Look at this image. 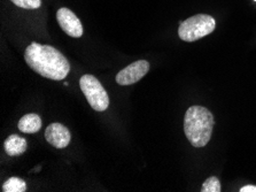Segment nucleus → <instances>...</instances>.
<instances>
[{
  "label": "nucleus",
  "instance_id": "obj_8",
  "mask_svg": "<svg viewBox=\"0 0 256 192\" xmlns=\"http://www.w3.org/2000/svg\"><path fill=\"white\" fill-rule=\"evenodd\" d=\"M4 147H5L6 153L10 156H16L24 153L26 148H28V144H26V140L22 138V137L18 135H10L5 140Z\"/></svg>",
  "mask_w": 256,
  "mask_h": 192
},
{
  "label": "nucleus",
  "instance_id": "obj_7",
  "mask_svg": "<svg viewBox=\"0 0 256 192\" xmlns=\"http://www.w3.org/2000/svg\"><path fill=\"white\" fill-rule=\"evenodd\" d=\"M45 138L56 148H66L70 143L72 134L64 124L52 123L46 128Z\"/></svg>",
  "mask_w": 256,
  "mask_h": 192
},
{
  "label": "nucleus",
  "instance_id": "obj_6",
  "mask_svg": "<svg viewBox=\"0 0 256 192\" xmlns=\"http://www.w3.org/2000/svg\"><path fill=\"white\" fill-rule=\"evenodd\" d=\"M56 20L60 28L72 38H80L83 35V26L75 13L66 7L56 12Z\"/></svg>",
  "mask_w": 256,
  "mask_h": 192
},
{
  "label": "nucleus",
  "instance_id": "obj_11",
  "mask_svg": "<svg viewBox=\"0 0 256 192\" xmlns=\"http://www.w3.org/2000/svg\"><path fill=\"white\" fill-rule=\"evenodd\" d=\"M220 182L216 176H212L206 179L204 183L201 186V192H220Z\"/></svg>",
  "mask_w": 256,
  "mask_h": 192
},
{
  "label": "nucleus",
  "instance_id": "obj_5",
  "mask_svg": "<svg viewBox=\"0 0 256 192\" xmlns=\"http://www.w3.org/2000/svg\"><path fill=\"white\" fill-rule=\"evenodd\" d=\"M150 64L146 60H138L132 64L126 66V68L122 69L121 72L118 73L116 75V82L120 85H131L137 83L142 80V77L148 73Z\"/></svg>",
  "mask_w": 256,
  "mask_h": 192
},
{
  "label": "nucleus",
  "instance_id": "obj_1",
  "mask_svg": "<svg viewBox=\"0 0 256 192\" xmlns=\"http://www.w3.org/2000/svg\"><path fill=\"white\" fill-rule=\"evenodd\" d=\"M24 59L31 69L48 80L62 81L70 72L67 58L50 45L31 43L26 49Z\"/></svg>",
  "mask_w": 256,
  "mask_h": 192
},
{
  "label": "nucleus",
  "instance_id": "obj_3",
  "mask_svg": "<svg viewBox=\"0 0 256 192\" xmlns=\"http://www.w3.org/2000/svg\"><path fill=\"white\" fill-rule=\"evenodd\" d=\"M216 28L215 19L207 14H198L180 22L178 36L184 42H196L212 34Z\"/></svg>",
  "mask_w": 256,
  "mask_h": 192
},
{
  "label": "nucleus",
  "instance_id": "obj_13",
  "mask_svg": "<svg viewBox=\"0 0 256 192\" xmlns=\"http://www.w3.org/2000/svg\"><path fill=\"white\" fill-rule=\"evenodd\" d=\"M240 192H256V185H246L240 189Z\"/></svg>",
  "mask_w": 256,
  "mask_h": 192
},
{
  "label": "nucleus",
  "instance_id": "obj_10",
  "mask_svg": "<svg viewBox=\"0 0 256 192\" xmlns=\"http://www.w3.org/2000/svg\"><path fill=\"white\" fill-rule=\"evenodd\" d=\"M4 192H24L26 191V184L18 177H10L2 184Z\"/></svg>",
  "mask_w": 256,
  "mask_h": 192
},
{
  "label": "nucleus",
  "instance_id": "obj_9",
  "mask_svg": "<svg viewBox=\"0 0 256 192\" xmlns=\"http://www.w3.org/2000/svg\"><path fill=\"white\" fill-rule=\"evenodd\" d=\"M18 127L24 134H36L42 128V119L37 114H26L21 117Z\"/></svg>",
  "mask_w": 256,
  "mask_h": 192
},
{
  "label": "nucleus",
  "instance_id": "obj_4",
  "mask_svg": "<svg viewBox=\"0 0 256 192\" xmlns=\"http://www.w3.org/2000/svg\"><path fill=\"white\" fill-rule=\"evenodd\" d=\"M80 87L83 95L86 98L88 103L96 112L106 111L110 106V98L106 90L100 83L99 80L90 74L83 75L80 80Z\"/></svg>",
  "mask_w": 256,
  "mask_h": 192
},
{
  "label": "nucleus",
  "instance_id": "obj_12",
  "mask_svg": "<svg viewBox=\"0 0 256 192\" xmlns=\"http://www.w3.org/2000/svg\"><path fill=\"white\" fill-rule=\"evenodd\" d=\"M14 5L26 10H36L40 9L42 5V0H10Z\"/></svg>",
  "mask_w": 256,
  "mask_h": 192
},
{
  "label": "nucleus",
  "instance_id": "obj_2",
  "mask_svg": "<svg viewBox=\"0 0 256 192\" xmlns=\"http://www.w3.org/2000/svg\"><path fill=\"white\" fill-rule=\"evenodd\" d=\"M214 124V115L204 106H191L185 113L184 131L194 147H204L209 143Z\"/></svg>",
  "mask_w": 256,
  "mask_h": 192
}]
</instances>
